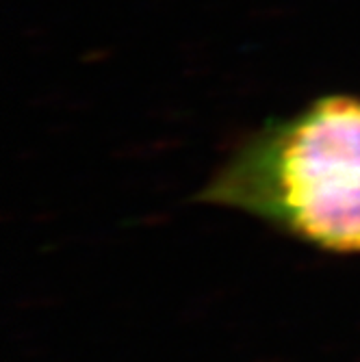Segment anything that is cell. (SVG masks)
Masks as SVG:
<instances>
[{"mask_svg": "<svg viewBox=\"0 0 360 362\" xmlns=\"http://www.w3.org/2000/svg\"><path fill=\"white\" fill-rule=\"evenodd\" d=\"M198 200L248 213L325 252L360 254V95H319L258 126Z\"/></svg>", "mask_w": 360, "mask_h": 362, "instance_id": "1", "label": "cell"}]
</instances>
